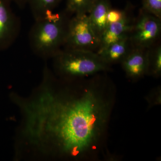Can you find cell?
<instances>
[{
    "label": "cell",
    "mask_w": 161,
    "mask_h": 161,
    "mask_svg": "<svg viewBox=\"0 0 161 161\" xmlns=\"http://www.w3.org/2000/svg\"><path fill=\"white\" fill-rule=\"evenodd\" d=\"M69 19L64 13L54 12L35 20L28 36L32 51L43 59L53 58L63 48Z\"/></svg>",
    "instance_id": "6da1fadb"
},
{
    "label": "cell",
    "mask_w": 161,
    "mask_h": 161,
    "mask_svg": "<svg viewBox=\"0 0 161 161\" xmlns=\"http://www.w3.org/2000/svg\"><path fill=\"white\" fill-rule=\"evenodd\" d=\"M57 70L69 78H84L110 69L96 52L63 48L53 58Z\"/></svg>",
    "instance_id": "7a4b0ae2"
},
{
    "label": "cell",
    "mask_w": 161,
    "mask_h": 161,
    "mask_svg": "<svg viewBox=\"0 0 161 161\" xmlns=\"http://www.w3.org/2000/svg\"><path fill=\"white\" fill-rule=\"evenodd\" d=\"M100 40L91 25L87 14L75 15L68 25L63 48L97 52Z\"/></svg>",
    "instance_id": "3957f363"
},
{
    "label": "cell",
    "mask_w": 161,
    "mask_h": 161,
    "mask_svg": "<svg viewBox=\"0 0 161 161\" xmlns=\"http://www.w3.org/2000/svg\"><path fill=\"white\" fill-rule=\"evenodd\" d=\"M161 32V19L142 9L134 21L129 38L133 47L149 48L155 45Z\"/></svg>",
    "instance_id": "277c9868"
},
{
    "label": "cell",
    "mask_w": 161,
    "mask_h": 161,
    "mask_svg": "<svg viewBox=\"0 0 161 161\" xmlns=\"http://www.w3.org/2000/svg\"><path fill=\"white\" fill-rule=\"evenodd\" d=\"M9 0H0V51L8 49L19 35V19L9 6Z\"/></svg>",
    "instance_id": "5b68a950"
},
{
    "label": "cell",
    "mask_w": 161,
    "mask_h": 161,
    "mask_svg": "<svg viewBox=\"0 0 161 161\" xmlns=\"http://www.w3.org/2000/svg\"><path fill=\"white\" fill-rule=\"evenodd\" d=\"M149 48L133 47L122 60V66L127 77L137 80L147 75Z\"/></svg>",
    "instance_id": "8992f818"
},
{
    "label": "cell",
    "mask_w": 161,
    "mask_h": 161,
    "mask_svg": "<svg viewBox=\"0 0 161 161\" xmlns=\"http://www.w3.org/2000/svg\"><path fill=\"white\" fill-rule=\"evenodd\" d=\"M133 23L134 22L126 13L122 19L109 24L101 37L100 46L98 50L129 37Z\"/></svg>",
    "instance_id": "52a82bcc"
},
{
    "label": "cell",
    "mask_w": 161,
    "mask_h": 161,
    "mask_svg": "<svg viewBox=\"0 0 161 161\" xmlns=\"http://www.w3.org/2000/svg\"><path fill=\"white\" fill-rule=\"evenodd\" d=\"M133 47L129 37L110 44L96 52L105 63L110 65L121 62Z\"/></svg>",
    "instance_id": "ba28073f"
},
{
    "label": "cell",
    "mask_w": 161,
    "mask_h": 161,
    "mask_svg": "<svg viewBox=\"0 0 161 161\" xmlns=\"http://www.w3.org/2000/svg\"><path fill=\"white\" fill-rule=\"evenodd\" d=\"M111 8L109 0H97L87 14L91 25L100 40L108 26L107 15Z\"/></svg>",
    "instance_id": "9c48e42d"
},
{
    "label": "cell",
    "mask_w": 161,
    "mask_h": 161,
    "mask_svg": "<svg viewBox=\"0 0 161 161\" xmlns=\"http://www.w3.org/2000/svg\"><path fill=\"white\" fill-rule=\"evenodd\" d=\"M61 0H27L35 20L47 16L54 12Z\"/></svg>",
    "instance_id": "30bf717a"
},
{
    "label": "cell",
    "mask_w": 161,
    "mask_h": 161,
    "mask_svg": "<svg viewBox=\"0 0 161 161\" xmlns=\"http://www.w3.org/2000/svg\"><path fill=\"white\" fill-rule=\"evenodd\" d=\"M147 75L158 78L161 75V46L156 44L149 48Z\"/></svg>",
    "instance_id": "8fae6325"
},
{
    "label": "cell",
    "mask_w": 161,
    "mask_h": 161,
    "mask_svg": "<svg viewBox=\"0 0 161 161\" xmlns=\"http://www.w3.org/2000/svg\"><path fill=\"white\" fill-rule=\"evenodd\" d=\"M97 0H66V10L75 15L88 14Z\"/></svg>",
    "instance_id": "7c38bea8"
},
{
    "label": "cell",
    "mask_w": 161,
    "mask_h": 161,
    "mask_svg": "<svg viewBox=\"0 0 161 161\" xmlns=\"http://www.w3.org/2000/svg\"><path fill=\"white\" fill-rule=\"evenodd\" d=\"M142 3L143 11L161 19V0H142Z\"/></svg>",
    "instance_id": "4fadbf2b"
},
{
    "label": "cell",
    "mask_w": 161,
    "mask_h": 161,
    "mask_svg": "<svg viewBox=\"0 0 161 161\" xmlns=\"http://www.w3.org/2000/svg\"><path fill=\"white\" fill-rule=\"evenodd\" d=\"M126 13V12L125 11L116 9H112L111 8L107 15V22L108 25L110 23L118 22L122 19L125 16Z\"/></svg>",
    "instance_id": "5bb4252c"
},
{
    "label": "cell",
    "mask_w": 161,
    "mask_h": 161,
    "mask_svg": "<svg viewBox=\"0 0 161 161\" xmlns=\"http://www.w3.org/2000/svg\"><path fill=\"white\" fill-rule=\"evenodd\" d=\"M146 99L149 103V105L151 106L160 104L161 102L160 88L158 87L153 90L149 94V95L147 96Z\"/></svg>",
    "instance_id": "9a60e30c"
},
{
    "label": "cell",
    "mask_w": 161,
    "mask_h": 161,
    "mask_svg": "<svg viewBox=\"0 0 161 161\" xmlns=\"http://www.w3.org/2000/svg\"><path fill=\"white\" fill-rule=\"evenodd\" d=\"M21 7H23L25 3H27V0H11Z\"/></svg>",
    "instance_id": "2e32d148"
}]
</instances>
